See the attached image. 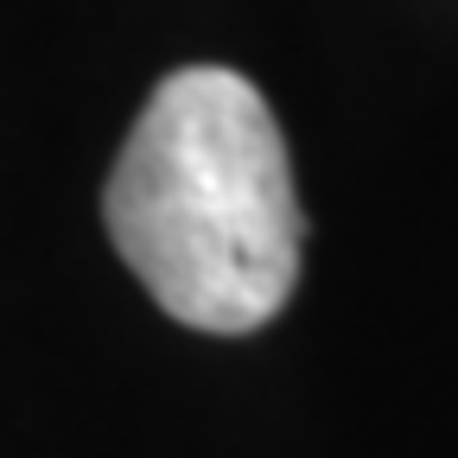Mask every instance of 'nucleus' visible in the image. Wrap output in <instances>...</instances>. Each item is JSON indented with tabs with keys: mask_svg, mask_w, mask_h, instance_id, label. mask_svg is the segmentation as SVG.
<instances>
[{
	"mask_svg": "<svg viewBox=\"0 0 458 458\" xmlns=\"http://www.w3.org/2000/svg\"><path fill=\"white\" fill-rule=\"evenodd\" d=\"M108 236L191 331L242 337L300 280L306 216L261 89L223 64L172 71L108 172Z\"/></svg>",
	"mask_w": 458,
	"mask_h": 458,
	"instance_id": "nucleus-1",
	"label": "nucleus"
}]
</instances>
